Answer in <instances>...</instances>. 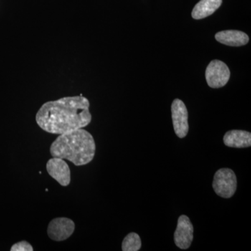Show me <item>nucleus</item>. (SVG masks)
I'll use <instances>...</instances> for the list:
<instances>
[{
  "label": "nucleus",
  "mask_w": 251,
  "mask_h": 251,
  "mask_svg": "<svg viewBox=\"0 0 251 251\" xmlns=\"http://www.w3.org/2000/svg\"><path fill=\"white\" fill-rule=\"evenodd\" d=\"M75 230V224L68 218H56L50 222L48 235L56 242H62L71 237Z\"/></svg>",
  "instance_id": "obj_5"
},
{
  "label": "nucleus",
  "mask_w": 251,
  "mask_h": 251,
  "mask_svg": "<svg viewBox=\"0 0 251 251\" xmlns=\"http://www.w3.org/2000/svg\"><path fill=\"white\" fill-rule=\"evenodd\" d=\"M222 4V0H201L192 11V17L201 20L211 16Z\"/></svg>",
  "instance_id": "obj_11"
},
{
  "label": "nucleus",
  "mask_w": 251,
  "mask_h": 251,
  "mask_svg": "<svg viewBox=\"0 0 251 251\" xmlns=\"http://www.w3.org/2000/svg\"><path fill=\"white\" fill-rule=\"evenodd\" d=\"M174 239L175 244L179 249H187L191 247L193 239V226L188 216L181 215L178 219Z\"/></svg>",
  "instance_id": "obj_8"
},
{
  "label": "nucleus",
  "mask_w": 251,
  "mask_h": 251,
  "mask_svg": "<svg viewBox=\"0 0 251 251\" xmlns=\"http://www.w3.org/2000/svg\"><path fill=\"white\" fill-rule=\"evenodd\" d=\"M212 186L214 191L220 197H232L237 186L235 173L229 168H221L214 175Z\"/></svg>",
  "instance_id": "obj_3"
},
{
  "label": "nucleus",
  "mask_w": 251,
  "mask_h": 251,
  "mask_svg": "<svg viewBox=\"0 0 251 251\" xmlns=\"http://www.w3.org/2000/svg\"><path fill=\"white\" fill-rule=\"evenodd\" d=\"M171 111L175 133L179 138H184L189 129L187 108L182 100L176 99L172 104Z\"/></svg>",
  "instance_id": "obj_6"
},
{
  "label": "nucleus",
  "mask_w": 251,
  "mask_h": 251,
  "mask_svg": "<svg viewBox=\"0 0 251 251\" xmlns=\"http://www.w3.org/2000/svg\"><path fill=\"white\" fill-rule=\"evenodd\" d=\"M11 251H34L33 249L32 246L29 243L26 242V241H22L16 243L14 244L11 247Z\"/></svg>",
  "instance_id": "obj_13"
},
{
  "label": "nucleus",
  "mask_w": 251,
  "mask_h": 251,
  "mask_svg": "<svg viewBox=\"0 0 251 251\" xmlns=\"http://www.w3.org/2000/svg\"><path fill=\"white\" fill-rule=\"evenodd\" d=\"M90 101L82 96L67 97L43 104L36 115L38 126L47 133L61 135L90 125Z\"/></svg>",
  "instance_id": "obj_1"
},
{
  "label": "nucleus",
  "mask_w": 251,
  "mask_h": 251,
  "mask_svg": "<svg viewBox=\"0 0 251 251\" xmlns=\"http://www.w3.org/2000/svg\"><path fill=\"white\" fill-rule=\"evenodd\" d=\"M141 245L140 236L135 232H131L124 239L122 249L123 251H138L141 248Z\"/></svg>",
  "instance_id": "obj_12"
},
{
  "label": "nucleus",
  "mask_w": 251,
  "mask_h": 251,
  "mask_svg": "<svg viewBox=\"0 0 251 251\" xmlns=\"http://www.w3.org/2000/svg\"><path fill=\"white\" fill-rule=\"evenodd\" d=\"M215 38L221 44L234 47L247 45L249 41V36L246 33L238 30L219 31L216 34Z\"/></svg>",
  "instance_id": "obj_9"
},
{
  "label": "nucleus",
  "mask_w": 251,
  "mask_h": 251,
  "mask_svg": "<svg viewBox=\"0 0 251 251\" xmlns=\"http://www.w3.org/2000/svg\"><path fill=\"white\" fill-rule=\"evenodd\" d=\"M46 170L50 176L56 180L61 186H68L70 184V168L62 158L52 157L47 162Z\"/></svg>",
  "instance_id": "obj_7"
},
{
  "label": "nucleus",
  "mask_w": 251,
  "mask_h": 251,
  "mask_svg": "<svg viewBox=\"0 0 251 251\" xmlns=\"http://www.w3.org/2000/svg\"><path fill=\"white\" fill-rule=\"evenodd\" d=\"M230 72L228 67L221 61H211L206 67L205 77L208 85L211 88L217 89L224 87L228 82Z\"/></svg>",
  "instance_id": "obj_4"
},
{
  "label": "nucleus",
  "mask_w": 251,
  "mask_h": 251,
  "mask_svg": "<svg viewBox=\"0 0 251 251\" xmlns=\"http://www.w3.org/2000/svg\"><path fill=\"white\" fill-rule=\"evenodd\" d=\"M224 142L229 148H249L251 146V133L246 130H229L224 135Z\"/></svg>",
  "instance_id": "obj_10"
},
{
  "label": "nucleus",
  "mask_w": 251,
  "mask_h": 251,
  "mask_svg": "<svg viewBox=\"0 0 251 251\" xmlns=\"http://www.w3.org/2000/svg\"><path fill=\"white\" fill-rule=\"evenodd\" d=\"M51 156L67 159L75 166L88 164L95 156L93 136L83 128L59 135L50 149Z\"/></svg>",
  "instance_id": "obj_2"
}]
</instances>
